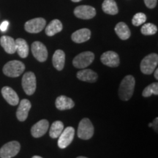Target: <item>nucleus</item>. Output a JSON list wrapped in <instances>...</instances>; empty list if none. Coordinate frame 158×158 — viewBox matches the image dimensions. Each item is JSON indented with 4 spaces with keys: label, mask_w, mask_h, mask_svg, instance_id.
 Wrapping results in <instances>:
<instances>
[{
    "label": "nucleus",
    "mask_w": 158,
    "mask_h": 158,
    "mask_svg": "<svg viewBox=\"0 0 158 158\" xmlns=\"http://www.w3.org/2000/svg\"><path fill=\"white\" fill-rule=\"evenodd\" d=\"M102 9L104 13L108 15H116L118 12L117 5L114 0H104Z\"/></svg>",
    "instance_id": "24"
},
{
    "label": "nucleus",
    "mask_w": 158,
    "mask_h": 158,
    "mask_svg": "<svg viewBox=\"0 0 158 158\" xmlns=\"http://www.w3.org/2000/svg\"><path fill=\"white\" fill-rule=\"evenodd\" d=\"M21 149V145L19 142L12 141L5 143L0 149V157L1 158H12L16 156Z\"/></svg>",
    "instance_id": "7"
},
{
    "label": "nucleus",
    "mask_w": 158,
    "mask_h": 158,
    "mask_svg": "<svg viewBox=\"0 0 158 158\" xmlns=\"http://www.w3.org/2000/svg\"><path fill=\"white\" fill-rule=\"evenodd\" d=\"M91 37V31L89 29L84 28L78 29L73 32L71 36V39L74 43H82L86 42Z\"/></svg>",
    "instance_id": "17"
},
{
    "label": "nucleus",
    "mask_w": 158,
    "mask_h": 158,
    "mask_svg": "<svg viewBox=\"0 0 158 158\" xmlns=\"http://www.w3.org/2000/svg\"><path fill=\"white\" fill-rule=\"evenodd\" d=\"M154 72H155V74H154V75H155V78L157 80V79H158V70H157V68H156Z\"/></svg>",
    "instance_id": "32"
},
{
    "label": "nucleus",
    "mask_w": 158,
    "mask_h": 158,
    "mask_svg": "<svg viewBox=\"0 0 158 158\" xmlns=\"http://www.w3.org/2000/svg\"><path fill=\"white\" fill-rule=\"evenodd\" d=\"M53 65L57 70H63L65 64V54L62 50H56L53 55L52 58Z\"/></svg>",
    "instance_id": "20"
},
{
    "label": "nucleus",
    "mask_w": 158,
    "mask_h": 158,
    "mask_svg": "<svg viewBox=\"0 0 158 158\" xmlns=\"http://www.w3.org/2000/svg\"><path fill=\"white\" fill-rule=\"evenodd\" d=\"M152 94H155L157 95L158 94V84L157 83H152V84H149L147 87L144 89L143 92H142V95L144 98H149L152 96Z\"/></svg>",
    "instance_id": "26"
},
{
    "label": "nucleus",
    "mask_w": 158,
    "mask_h": 158,
    "mask_svg": "<svg viewBox=\"0 0 158 158\" xmlns=\"http://www.w3.org/2000/svg\"><path fill=\"white\" fill-rule=\"evenodd\" d=\"M158 64V55L155 53L147 55L142 59L141 62V70L143 74L150 75L157 68Z\"/></svg>",
    "instance_id": "3"
},
{
    "label": "nucleus",
    "mask_w": 158,
    "mask_h": 158,
    "mask_svg": "<svg viewBox=\"0 0 158 158\" xmlns=\"http://www.w3.org/2000/svg\"><path fill=\"white\" fill-rule=\"evenodd\" d=\"M25 70V64L18 60L10 61L3 67L2 71L5 76L16 78L21 76Z\"/></svg>",
    "instance_id": "2"
},
{
    "label": "nucleus",
    "mask_w": 158,
    "mask_h": 158,
    "mask_svg": "<svg viewBox=\"0 0 158 158\" xmlns=\"http://www.w3.org/2000/svg\"><path fill=\"white\" fill-rule=\"evenodd\" d=\"M3 98L11 106H17L19 103V98L16 92L10 86H4L2 89Z\"/></svg>",
    "instance_id": "15"
},
{
    "label": "nucleus",
    "mask_w": 158,
    "mask_h": 158,
    "mask_svg": "<svg viewBox=\"0 0 158 158\" xmlns=\"http://www.w3.org/2000/svg\"><path fill=\"white\" fill-rule=\"evenodd\" d=\"M78 136L83 140H89L94 135V126L89 118H84L79 123Z\"/></svg>",
    "instance_id": "5"
},
{
    "label": "nucleus",
    "mask_w": 158,
    "mask_h": 158,
    "mask_svg": "<svg viewBox=\"0 0 158 158\" xmlns=\"http://www.w3.org/2000/svg\"><path fill=\"white\" fill-rule=\"evenodd\" d=\"M74 14L78 19L88 20L95 16L96 10L89 5H80L75 8Z\"/></svg>",
    "instance_id": "11"
},
{
    "label": "nucleus",
    "mask_w": 158,
    "mask_h": 158,
    "mask_svg": "<svg viewBox=\"0 0 158 158\" xmlns=\"http://www.w3.org/2000/svg\"><path fill=\"white\" fill-rule=\"evenodd\" d=\"M75 135V129L73 127H68L63 130L62 133L59 136L58 147L60 149H65L73 141Z\"/></svg>",
    "instance_id": "8"
},
{
    "label": "nucleus",
    "mask_w": 158,
    "mask_h": 158,
    "mask_svg": "<svg viewBox=\"0 0 158 158\" xmlns=\"http://www.w3.org/2000/svg\"><path fill=\"white\" fill-rule=\"evenodd\" d=\"M8 25H9L8 21H3V22L1 23V25H0V30L2 31H5L7 30V27H8Z\"/></svg>",
    "instance_id": "30"
},
{
    "label": "nucleus",
    "mask_w": 158,
    "mask_h": 158,
    "mask_svg": "<svg viewBox=\"0 0 158 158\" xmlns=\"http://www.w3.org/2000/svg\"><path fill=\"white\" fill-rule=\"evenodd\" d=\"M135 80L133 76H127L122 79L118 89V96L123 101H127L133 96Z\"/></svg>",
    "instance_id": "1"
},
{
    "label": "nucleus",
    "mask_w": 158,
    "mask_h": 158,
    "mask_svg": "<svg viewBox=\"0 0 158 158\" xmlns=\"http://www.w3.org/2000/svg\"><path fill=\"white\" fill-rule=\"evenodd\" d=\"M15 46L16 52L21 58H27L29 55V45L27 41L22 38H18L15 40Z\"/></svg>",
    "instance_id": "23"
},
{
    "label": "nucleus",
    "mask_w": 158,
    "mask_h": 158,
    "mask_svg": "<svg viewBox=\"0 0 158 158\" xmlns=\"http://www.w3.org/2000/svg\"><path fill=\"white\" fill-rule=\"evenodd\" d=\"M157 122H158V118H155L152 123L149 124V127H153L154 130H155L156 133H157Z\"/></svg>",
    "instance_id": "31"
},
{
    "label": "nucleus",
    "mask_w": 158,
    "mask_h": 158,
    "mask_svg": "<svg viewBox=\"0 0 158 158\" xmlns=\"http://www.w3.org/2000/svg\"><path fill=\"white\" fill-rule=\"evenodd\" d=\"M100 61L102 64L110 68H116L120 63L118 54L112 51H108L103 53L100 57Z\"/></svg>",
    "instance_id": "12"
},
{
    "label": "nucleus",
    "mask_w": 158,
    "mask_h": 158,
    "mask_svg": "<svg viewBox=\"0 0 158 158\" xmlns=\"http://www.w3.org/2000/svg\"><path fill=\"white\" fill-rule=\"evenodd\" d=\"M94 54L91 51H84L75 57L73 60V64L75 68L84 69L93 62Z\"/></svg>",
    "instance_id": "4"
},
{
    "label": "nucleus",
    "mask_w": 158,
    "mask_h": 158,
    "mask_svg": "<svg viewBox=\"0 0 158 158\" xmlns=\"http://www.w3.org/2000/svg\"><path fill=\"white\" fill-rule=\"evenodd\" d=\"M63 130H64V124L62 122L56 121L53 122L50 127V130H49V135L52 138H59Z\"/></svg>",
    "instance_id": "25"
},
{
    "label": "nucleus",
    "mask_w": 158,
    "mask_h": 158,
    "mask_svg": "<svg viewBox=\"0 0 158 158\" xmlns=\"http://www.w3.org/2000/svg\"><path fill=\"white\" fill-rule=\"evenodd\" d=\"M22 87L27 95H32L37 87L36 76L34 73L27 72L22 78Z\"/></svg>",
    "instance_id": "6"
},
{
    "label": "nucleus",
    "mask_w": 158,
    "mask_h": 158,
    "mask_svg": "<svg viewBox=\"0 0 158 158\" xmlns=\"http://www.w3.org/2000/svg\"><path fill=\"white\" fill-rule=\"evenodd\" d=\"M62 23L58 19L51 21L45 28V34L49 37H52L62 30Z\"/></svg>",
    "instance_id": "21"
},
{
    "label": "nucleus",
    "mask_w": 158,
    "mask_h": 158,
    "mask_svg": "<svg viewBox=\"0 0 158 158\" xmlns=\"http://www.w3.org/2000/svg\"><path fill=\"white\" fill-rule=\"evenodd\" d=\"M0 44L4 48L6 53L13 54L16 52L15 40L13 37L10 36H2L0 38Z\"/></svg>",
    "instance_id": "18"
},
{
    "label": "nucleus",
    "mask_w": 158,
    "mask_h": 158,
    "mask_svg": "<svg viewBox=\"0 0 158 158\" xmlns=\"http://www.w3.org/2000/svg\"><path fill=\"white\" fill-rule=\"evenodd\" d=\"M46 21L43 18H35L25 23L24 29L29 33H39L44 29Z\"/></svg>",
    "instance_id": "9"
},
{
    "label": "nucleus",
    "mask_w": 158,
    "mask_h": 158,
    "mask_svg": "<svg viewBox=\"0 0 158 158\" xmlns=\"http://www.w3.org/2000/svg\"><path fill=\"white\" fill-rule=\"evenodd\" d=\"M31 104L27 99H23L19 103V106L16 111L17 118L20 122H24L28 117L29 110L31 109Z\"/></svg>",
    "instance_id": "14"
},
{
    "label": "nucleus",
    "mask_w": 158,
    "mask_h": 158,
    "mask_svg": "<svg viewBox=\"0 0 158 158\" xmlns=\"http://www.w3.org/2000/svg\"><path fill=\"white\" fill-rule=\"evenodd\" d=\"M146 21H147V15L143 13H138L132 19V23L135 27H138L145 23Z\"/></svg>",
    "instance_id": "28"
},
{
    "label": "nucleus",
    "mask_w": 158,
    "mask_h": 158,
    "mask_svg": "<svg viewBox=\"0 0 158 158\" xmlns=\"http://www.w3.org/2000/svg\"><path fill=\"white\" fill-rule=\"evenodd\" d=\"M31 52L38 62H44L48 58V50L45 45L39 41H35L31 45Z\"/></svg>",
    "instance_id": "10"
},
{
    "label": "nucleus",
    "mask_w": 158,
    "mask_h": 158,
    "mask_svg": "<svg viewBox=\"0 0 158 158\" xmlns=\"http://www.w3.org/2000/svg\"><path fill=\"white\" fill-rule=\"evenodd\" d=\"M55 105H56L57 109L60 110H64L71 109V108H73L75 103L73 100L71 98L64 95H61L56 98Z\"/></svg>",
    "instance_id": "19"
},
{
    "label": "nucleus",
    "mask_w": 158,
    "mask_h": 158,
    "mask_svg": "<svg viewBox=\"0 0 158 158\" xmlns=\"http://www.w3.org/2000/svg\"><path fill=\"white\" fill-rule=\"evenodd\" d=\"M31 158H43L42 157H40V156H37V155H35V156H33Z\"/></svg>",
    "instance_id": "33"
},
{
    "label": "nucleus",
    "mask_w": 158,
    "mask_h": 158,
    "mask_svg": "<svg viewBox=\"0 0 158 158\" xmlns=\"http://www.w3.org/2000/svg\"><path fill=\"white\" fill-rule=\"evenodd\" d=\"M77 158H88V157H83V156H80V157H78Z\"/></svg>",
    "instance_id": "35"
},
{
    "label": "nucleus",
    "mask_w": 158,
    "mask_h": 158,
    "mask_svg": "<svg viewBox=\"0 0 158 158\" xmlns=\"http://www.w3.org/2000/svg\"><path fill=\"white\" fill-rule=\"evenodd\" d=\"M72 2H81V0H71Z\"/></svg>",
    "instance_id": "34"
},
{
    "label": "nucleus",
    "mask_w": 158,
    "mask_h": 158,
    "mask_svg": "<svg viewBox=\"0 0 158 158\" xmlns=\"http://www.w3.org/2000/svg\"><path fill=\"white\" fill-rule=\"evenodd\" d=\"M114 30H115V32L118 35V37L122 40H126L129 39L130 35H131L129 27L124 22L118 23L115 27Z\"/></svg>",
    "instance_id": "22"
},
{
    "label": "nucleus",
    "mask_w": 158,
    "mask_h": 158,
    "mask_svg": "<svg viewBox=\"0 0 158 158\" xmlns=\"http://www.w3.org/2000/svg\"><path fill=\"white\" fill-rule=\"evenodd\" d=\"M144 3L148 8L153 9L157 6V0H144Z\"/></svg>",
    "instance_id": "29"
},
{
    "label": "nucleus",
    "mask_w": 158,
    "mask_h": 158,
    "mask_svg": "<svg viewBox=\"0 0 158 158\" xmlns=\"http://www.w3.org/2000/svg\"><path fill=\"white\" fill-rule=\"evenodd\" d=\"M141 33L143 35H153L157 31V27L152 23H145L141 27Z\"/></svg>",
    "instance_id": "27"
},
{
    "label": "nucleus",
    "mask_w": 158,
    "mask_h": 158,
    "mask_svg": "<svg viewBox=\"0 0 158 158\" xmlns=\"http://www.w3.org/2000/svg\"><path fill=\"white\" fill-rule=\"evenodd\" d=\"M49 127V122L46 119H42L35 124L31 128V134L34 138H40L46 133Z\"/></svg>",
    "instance_id": "13"
},
{
    "label": "nucleus",
    "mask_w": 158,
    "mask_h": 158,
    "mask_svg": "<svg viewBox=\"0 0 158 158\" xmlns=\"http://www.w3.org/2000/svg\"><path fill=\"white\" fill-rule=\"evenodd\" d=\"M98 74L90 69H83L77 73V78L80 81L89 83H94L98 80Z\"/></svg>",
    "instance_id": "16"
}]
</instances>
